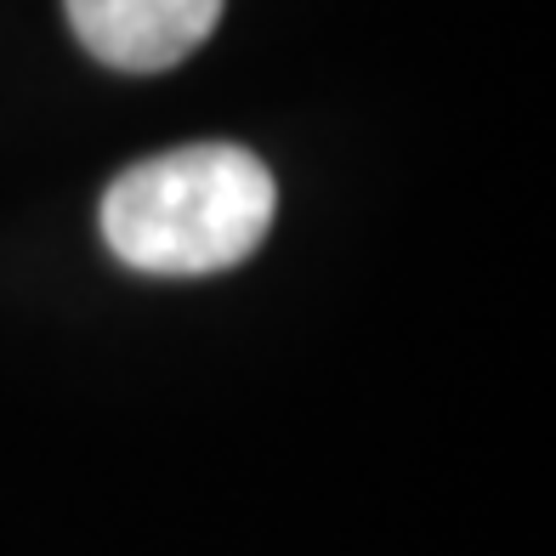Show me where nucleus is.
<instances>
[{"label": "nucleus", "mask_w": 556, "mask_h": 556, "mask_svg": "<svg viewBox=\"0 0 556 556\" xmlns=\"http://www.w3.org/2000/svg\"><path fill=\"white\" fill-rule=\"evenodd\" d=\"M80 46L125 74H160L193 58L222 23V0H63Z\"/></svg>", "instance_id": "nucleus-2"}, {"label": "nucleus", "mask_w": 556, "mask_h": 556, "mask_svg": "<svg viewBox=\"0 0 556 556\" xmlns=\"http://www.w3.org/2000/svg\"><path fill=\"white\" fill-rule=\"evenodd\" d=\"M278 211L273 170L239 142L170 148L119 170L103 193L109 250L148 278H205L239 267Z\"/></svg>", "instance_id": "nucleus-1"}]
</instances>
